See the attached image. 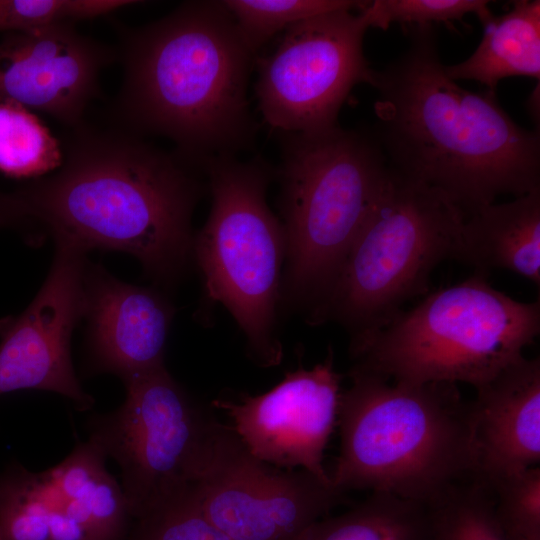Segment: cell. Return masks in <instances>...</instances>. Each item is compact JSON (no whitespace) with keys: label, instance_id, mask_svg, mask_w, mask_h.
Listing matches in <instances>:
<instances>
[{"label":"cell","instance_id":"obj_24","mask_svg":"<svg viewBox=\"0 0 540 540\" xmlns=\"http://www.w3.org/2000/svg\"><path fill=\"white\" fill-rule=\"evenodd\" d=\"M49 513L40 473L20 466L0 472L2 540H50Z\"/></svg>","mask_w":540,"mask_h":540},{"label":"cell","instance_id":"obj_26","mask_svg":"<svg viewBox=\"0 0 540 540\" xmlns=\"http://www.w3.org/2000/svg\"><path fill=\"white\" fill-rule=\"evenodd\" d=\"M368 28L387 30L391 24L404 27L451 24L475 14L485 25L494 16L485 0H374L359 9Z\"/></svg>","mask_w":540,"mask_h":540},{"label":"cell","instance_id":"obj_12","mask_svg":"<svg viewBox=\"0 0 540 540\" xmlns=\"http://www.w3.org/2000/svg\"><path fill=\"white\" fill-rule=\"evenodd\" d=\"M51 269L18 316L0 319V395L20 390L56 392L80 410L93 398L80 385L71 360V337L84 315L85 252L55 243Z\"/></svg>","mask_w":540,"mask_h":540},{"label":"cell","instance_id":"obj_14","mask_svg":"<svg viewBox=\"0 0 540 540\" xmlns=\"http://www.w3.org/2000/svg\"><path fill=\"white\" fill-rule=\"evenodd\" d=\"M115 59L116 51L78 32L75 23L5 33L0 40V101L74 127L99 94L101 70Z\"/></svg>","mask_w":540,"mask_h":540},{"label":"cell","instance_id":"obj_13","mask_svg":"<svg viewBox=\"0 0 540 540\" xmlns=\"http://www.w3.org/2000/svg\"><path fill=\"white\" fill-rule=\"evenodd\" d=\"M341 379L330 349L323 362L287 372L263 394L213 404L227 413L241 442L262 462L332 483L323 456L338 421Z\"/></svg>","mask_w":540,"mask_h":540},{"label":"cell","instance_id":"obj_8","mask_svg":"<svg viewBox=\"0 0 540 540\" xmlns=\"http://www.w3.org/2000/svg\"><path fill=\"white\" fill-rule=\"evenodd\" d=\"M204 170L211 209L192 246L204 298L231 313L260 366H277L283 356L277 311L286 240L266 199L270 169L261 159L226 156L208 161Z\"/></svg>","mask_w":540,"mask_h":540},{"label":"cell","instance_id":"obj_30","mask_svg":"<svg viewBox=\"0 0 540 540\" xmlns=\"http://www.w3.org/2000/svg\"><path fill=\"white\" fill-rule=\"evenodd\" d=\"M0 540H2V539H1V536H0Z\"/></svg>","mask_w":540,"mask_h":540},{"label":"cell","instance_id":"obj_1","mask_svg":"<svg viewBox=\"0 0 540 540\" xmlns=\"http://www.w3.org/2000/svg\"><path fill=\"white\" fill-rule=\"evenodd\" d=\"M61 144L58 169L13 191L27 241L44 232L85 253L121 251L158 284L178 281L193 261L197 167L109 123L83 120Z\"/></svg>","mask_w":540,"mask_h":540},{"label":"cell","instance_id":"obj_20","mask_svg":"<svg viewBox=\"0 0 540 540\" xmlns=\"http://www.w3.org/2000/svg\"><path fill=\"white\" fill-rule=\"evenodd\" d=\"M428 507L386 493H371L351 510L324 517L299 540H427Z\"/></svg>","mask_w":540,"mask_h":540},{"label":"cell","instance_id":"obj_28","mask_svg":"<svg viewBox=\"0 0 540 540\" xmlns=\"http://www.w3.org/2000/svg\"><path fill=\"white\" fill-rule=\"evenodd\" d=\"M488 486L509 540H540V468H529Z\"/></svg>","mask_w":540,"mask_h":540},{"label":"cell","instance_id":"obj_2","mask_svg":"<svg viewBox=\"0 0 540 540\" xmlns=\"http://www.w3.org/2000/svg\"><path fill=\"white\" fill-rule=\"evenodd\" d=\"M408 48L380 71L374 136L396 172L443 193L466 219L540 190V138L514 122L496 92H473L448 77L433 26L411 27Z\"/></svg>","mask_w":540,"mask_h":540},{"label":"cell","instance_id":"obj_6","mask_svg":"<svg viewBox=\"0 0 540 540\" xmlns=\"http://www.w3.org/2000/svg\"><path fill=\"white\" fill-rule=\"evenodd\" d=\"M487 275L427 295L351 355V369L395 383H465L475 389L523 356L540 333V302L493 288Z\"/></svg>","mask_w":540,"mask_h":540},{"label":"cell","instance_id":"obj_7","mask_svg":"<svg viewBox=\"0 0 540 540\" xmlns=\"http://www.w3.org/2000/svg\"><path fill=\"white\" fill-rule=\"evenodd\" d=\"M464 215L443 193L390 167L337 280L311 324L333 321L350 353L427 291L432 271L453 259Z\"/></svg>","mask_w":540,"mask_h":540},{"label":"cell","instance_id":"obj_5","mask_svg":"<svg viewBox=\"0 0 540 540\" xmlns=\"http://www.w3.org/2000/svg\"><path fill=\"white\" fill-rule=\"evenodd\" d=\"M279 169L286 258L280 302L311 324L390 172L374 134L285 133Z\"/></svg>","mask_w":540,"mask_h":540},{"label":"cell","instance_id":"obj_16","mask_svg":"<svg viewBox=\"0 0 540 540\" xmlns=\"http://www.w3.org/2000/svg\"><path fill=\"white\" fill-rule=\"evenodd\" d=\"M476 479L487 485L540 462V359L524 355L470 402Z\"/></svg>","mask_w":540,"mask_h":540},{"label":"cell","instance_id":"obj_22","mask_svg":"<svg viewBox=\"0 0 540 540\" xmlns=\"http://www.w3.org/2000/svg\"><path fill=\"white\" fill-rule=\"evenodd\" d=\"M427 540H509L496 512L492 489L466 482L428 507Z\"/></svg>","mask_w":540,"mask_h":540},{"label":"cell","instance_id":"obj_4","mask_svg":"<svg viewBox=\"0 0 540 540\" xmlns=\"http://www.w3.org/2000/svg\"><path fill=\"white\" fill-rule=\"evenodd\" d=\"M338 410L341 492L386 493L427 507L476 479L470 403L456 384L390 383L350 369Z\"/></svg>","mask_w":540,"mask_h":540},{"label":"cell","instance_id":"obj_9","mask_svg":"<svg viewBox=\"0 0 540 540\" xmlns=\"http://www.w3.org/2000/svg\"><path fill=\"white\" fill-rule=\"evenodd\" d=\"M123 383L124 402L90 420L88 440L120 466L132 519L194 486L217 421L165 366Z\"/></svg>","mask_w":540,"mask_h":540},{"label":"cell","instance_id":"obj_27","mask_svg":"<svg viewBox=\"0 0 540 540\" xmlns=\"http://www.w3.org/2000/svg\"><path fill=\"white\" fill-rule=\"evenodd\" d=\"M139 3L133 0H0V32L76 23Z\"/></svg>","mask_w":540,"mask_h":540},{"label":"cell","instance_id":"obj_23","mask_svg":"<svg viewBox=\"0 0 540 540\" xmlns=\"http://www.w3.org/2000/svg\"><path fill=\"white\" fill-rule=\"evenodd\" d=\"M238 29L255 54L273 36L321 14L360 9L366 1L351 0H225Z\"/></svg>","mask_w":540,"mask_h":540},{"label":"cell","instance_id":"obj_11","mask_svg":"<svg viewBox=\"0 0 540 540\" xmlns=\"http://www.w3.org/2000/svg\"><path fill=\"white\" fill-rule=\"evenodd\" d=\"M280 469L253 456L231 426L217 421L192 492L231 540H299L345 493L308 471Z\"/></svg>","mask_w":540,"mask_h":540},{"label":"cell","instance_id":"obj_17","mask_svg":"<svg viewBox=\"0 0 540 540\" xmlns=\"http://www.w3.org/2000/svg\"><path fill=\"white\" fill-rule=\"evenodd\" d=\"M456 261L506 270L540 285V190L486 205L464 219Z\"/></svg>","mask_w":540,"mask_h":540},{"label":"cell","instance_id":"obj_18","mask_svg":"<svg viewBox=\"0 0 540 540\" xmlns=\"http://www.w3.org/2000/svg\"><path fill=\"white\" fill-rule=\"evenodd\" d=\"M105 459L87 440L46 473L62 510L85 528L91 540H124L131 515L121 485L105 468Z\"/></svg>","mask_w":540,"mask_h":540},{"label":"cell","instance_id":"obj_3","mask_svg":"<svg viewBox=\"0 0 540 540\" xmlns=\"http://www.w3.org/2000/svg\"><path fill=\"white\" fill-rule=\"evenodd\" d=\"M117 30L123 74L109 124L165 137L202 169L252 144L247 85L255 54L223 1H186L144 26Z\"/></svg>","mask_w":540,"mask_h":540},{"label":"cell","instance_id":"obj_29","mask_svg":"<svg viewBox=\"0 0 540 540\" xmlns=\"http://www.w3.org/2000/svg\"><path fill=\"white\" fill-rule=\"evenodd\" d=\"M0 228L15 229L23 235L25 233V220L13 192L0 191Z\"/></svg>","mask_w":540,"mask_h":540},{"label":"cell","instance_id":"obj_15","mask_svg":"<svg viewBox=\"0 0 540 540\" xmlns=\"http://www.w3.org/2000/svg\"><path fill=\"white\" fill-rule=\"evenodd\" d=\"M174 312L158 289L123 282L101 265L88 262L83 317L91 369L125 381L165 366Z\"/></svg>","mask_w":540,"mask_h":540},{"label":"cell","instance_id":"obj_21","mask_svg":"<svg viewBox=\"0 0 540 540\" xmlns=\"http://www.w3.org/2000/svg\"><path fill=\"white\" fill-rule=\"evenodd\" d=\"M62 160L61 140L31 110L0 101V173L32 180L54 172Z\"/></svg>","mask_w":540,"mask_h":540},{"label":"cell","instance_id":"obj_10","mask_svg":"<svg viewBox=\"0 0 540 540\" xmlns=\"http://www.w3.org/2000/svg\"><path fill=\"white\" fill-rule=\"evenodd\" d=\"M368 26L359 9L300 21L260 60L256 94L268 125L285 133H314L338 126L353 87L372 83L363 53Z\"/></svg>","mask_w":540,"mask_h":540},{"label":"cell","instance_id":"obj_19","mask_svg":"<svg viewBox=\"0 0 540 540\" xmlns=\"http://www.w3.org/2000/svg\"><path fill=\"white\" fill-rule=\"evenodd\" d=\"M477 49L466 60L445 66L452 80H474L496 92L500 80L540 78V1H514L506 14L485 25Z\"/></svg>","mask_w":540,"mask_h":540},{"label":"cell","instance_id":"obj_25","mask_svg":"<svg viewBox=\"0 0 540 540\" xmlns=\"http://www.w3.org/2000/svg\"><path fill=\"white\" fill-rule=\"evenodd\" d=\"M124 540H231L202 512L192 488L133 517Z\"/></svg>","mask_w":540,"mask_h":540}]
</instances>
